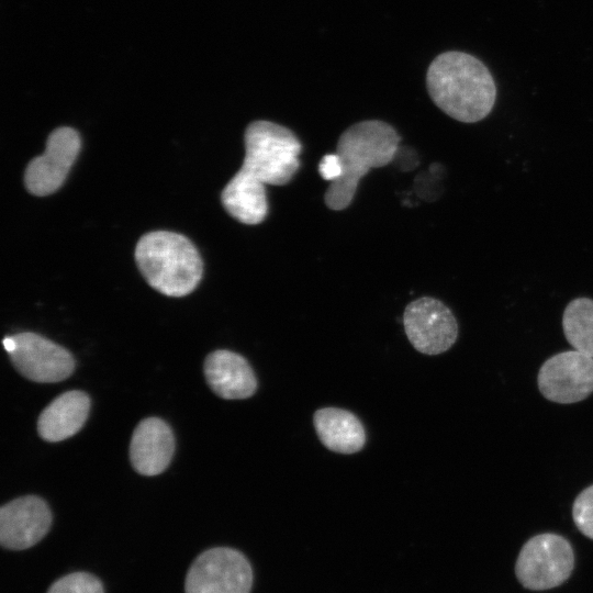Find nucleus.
<instances>
[{
	"label": "nucleus",
	"mask_w": 593,
	"mask_h": 593,
	"mask_svg": "<svg viewBox=\"0 0 593 593\" xmlns=\"http://www.w3.org/2000/svg\"><path fill=\"white\" fill-rule=\"evenodd\" d=\"M426 86L433 102L463 123L483 120L493 109L496 88L489 69L462 52H446L429 65Z\"/></svg>",
	"instance_id": "f257e3e1"
},
{
	"label": "nucleus",
	"mask_w": 593,
	"mask_h": 593,
	"mask_svg": "<svg viewBox=\"0 0 593 593\" xmlns=\"http://www.w3.org/2000/svg\"><path fill=\"white\" fill-rule=\"evenodd\" d=\"M400 142L396 130L380 120L357 122L346 128L335 152L342 164V175L326 189L325 205L333 211L347 209L355 198L359 180L372 168L389 165Z\"/></svg>",
	"instance_id": "f03ea898"
},
{
	"label": "nucleus",
	"mask_w": 593,
	"mask_h": 593,
	"mask_svg": "<svg viewBox=\"0 0 593 593\" xmlns=\"http://www.w3.org/2000/svg\"><path fill=\"white\" fill-rule=\"evenodd\" d=\"M244 143V161L233 177L259 192L266 193V184L289 183L300 168L301 142L283 125L254 121L245 130Z\"/></svg>",
	"instance_id": "7ed1b4c3"
},
{
	"label": "nucleus",
	"mask_w": 593,
	"mask_h": 593,
	"mask_svg": "<svg viewBox=\"0 0 593 593\" xmlns=\"http://www.w3.org/2000/svg\"><path fill=\"white\" fill-rule=\"evenodd\" d=\"M135 260L147 283L169 296L189 294L202 277L199 251L187 237L174 232L156 231L142 236Z\"/></svg>",
	"instance_id": "20e7f679"
},
{
	"label": "nucleus",
	"mask_w": 593,
	"mask_h": 593,
	"mask_svg": "<svg viewBox=\"0 0 593 593\" xmlns=\"http://www.w3.org/2000/svg\"><path fill=\"white\" fill-rule=\"evenodd\" d=\"M574 563L570 542L556 534H540L522 548L515 573L529 590H548L562 584L571 574Z\"/></svg>",
	"instance_id": "39448f33"
},
{
	"label": "nucleus",
	"mask_w": 593,
	"mask_h": 593,
	"mask_svg": "<svg viewBox=\"0 0 593 593\" xmlns=\"http://www.w3.org/2000/svg\"><path fill=\"white\" fill-rule=\"evenodd\" d=\"M253 569L236 549L215 547L200 553L191 563L184 593H249Z\"/></svg>",
	"instance_id": "423d86ee"
},
{
	"label": "nucleus",
	"mask_w": 593,
	"mask_h": 593,
	"mask_svg": "<svg viewBox=\"0 0 593 593\" xmlns=\"http://www.w3.org/2000/svg\"><path fill=\"white\" fill-rule=\"evenodd\" d=\"M403 326L411 345L425 355L447 351L458 337L455 315L432 296L418 298L405 306Z\"/></svg>",
	"instance_id": "0eeeda50"
},
{
	"label": "nucleus",
	"mask_w": 593,
	"mask_h": 593,
	"mask_svg": "<svg viewBox=\"0 0 593 593\" xmlns=\"http://www.w3.org/2000/svg\"><path fill=\"white\" fill-rule=\"evenodd\" d=\"M537 382L549 401H582L593 392V358L575 349L557 354L542 363Z\"/></svg>",
	"instance_id": "6e6552de"
},
{
	"label": "nucleus",
	"mask_w": 593,
	"mask_h": 593,
	"mask_svg": "<svg viewBox=\"0 0 593 593\" xmlns=\"http://www.w3.org/2000/svg\"><path fill=\"white\" fill-rule=\"evenodd\" d=\"M80 150V137L71 127L53 131L43 155L33 158L25 170V187L34 195L55 192L65 181Z\"/></svg>",
	"instance_id": "1a4fd4ad"
},
{
	"label": "nucleus",
	"mask_w": 593,
	"mask_h": 593,
	"mask_svg": "<svg viewBox=\"0 0 593 593\" xmlns=\"http://www.w3.org/2000/svg\"><path fill=\"white\" fill-rule=\"evenodd\" d=\"M13 338L15 347L9 355L15 369L25 378L52 383L72 373L74 358L61 346L35 333H20Z\"/></svg>",
	"instance_id": "9d476101"
},
{
	"label": "nucleus",
	"mask_w": 593,
	"mask_h": 593,
	"mask_svg": "<svg viewBox=\"0 0 593 593\" xmlns=\"http://www.w3.org/2000/svg\"><path fill=\"white\" fill-rule=\"evenodd\" d=\"M51 525L52 513L43 499H15L0 510V542L10 550L27 549L44 538Z\"/></svg>",
	"instance_id": "9b49d317"
},
{
	"label": "nucleus",
	"mask_w": 593,
	"mask_h": 593,
	"mask_svg": "<svg viewBox=\"0 0 593 593\" xmlns=\"http://www.w3.org/2000/svg\"><path fill=\"white\" fill-rule=\"evenodd\" d=\"M204 376L211 390L222 399H248L257 390L251 366L242 355L231 350L211 353L204 361Z\"/></svg>",
	"instance_id": "f8f14e48"
},
{
	"label": "nucleus",
	"mask_w": 593,
	"mask_h": 593,
	"mask_svg": "<svg viewBox=\"0 0 593 593\" xmlns=\"http://www.w3.org/2000/svg\"><path fill=\"white\" fill-rule=\"evenodd\" d=\"M175 450L170 427L160 418L143 419L135 428L130 458L134 469L144 475L161 473L169 465Z\"/></svg>",
	"instance_id": "ddd939ff"
},
{
	"label": "nucleus",
	"mask_w": 593,
	"mask_h": 593,
	"mask_svg": "<svg viewBox=\"0 0 593 593\" xmlns=\"http://www.w3.org/2000/svg\"><path fill=\"white\" fill-rule=\"evenodd\" d=\"M313 425L321 443L331 451L351 455L366 444V430L360 419L351 412L338 407L315 411Z\"/></svg>",
	"instance_id": "4468645a"
},
{
	"label": "nucleus",
	"mask_w": 593,
	"mask_h": 593,
	"mask_svg": "<svg viewBox=\"0 0 593 593\" xmlns=\"http://www.w3.org/2000/svg\"><path fill=\"white\" fill-rule=\"evenodd\" d=\"M90 407L89 396L72 390L57 396L41 413L40 436L47 441H60L75 435L85 424Z\"/></svg>",
	"instance_id": "2eb2a0df"
},
{
	"label": "nucleus",
	"mask_w": 593,
	"mask_h": 593,
	"mask_svg": "<svg viewBox=\"0 0 593 593\" xmlns=\"http://www.w3.org/2000/svg\"><path fill=\"white\" fill-rule=\"evenodd\" d=\"M562 328L569 344L593 358V300L577 298L564 309Z\"/></svg>",
	"instance_id": "dca6fc26"
},
{
	"label": "nucleus",
	"mask_w": 593,
	"mask_h": 593,
	"mask_svg": "<svg viewBox=\"0 0 593 593\" xmlns=\"http://www.w3.org/2000/svg\"><path fill=\"white\" fill-rule=\"evenodd\" d=\"M47 593H104V589L96 575L77 571L56 580Z\"/></svg>",
	"instance_id": "f3484780"
},
{
	"label": "nucleus",
	"mask_w": 593,
	"mask_h": 593,
	"mask_svg": "<svg viewBox=\"0 0 593 593\" xmlns=\"http://www.w3.org/2000/svg\"><path fill=\"white\" fill-rule=\"evenodd\" d=\"M572 516L578 529L593 539V484L584 489L574 500Z\"/></svg>",
	"instance_id": "a211bd4d"
},
{
	"label": "nucleus",
	"mask_w": 593,
	"mask_h": 593,
	"mask_svg": "<svg viewBox=\"0 0 593 593\" xmlns=\"http://www.w3.org/2000/svg\"><path fill=\"white\" fill-rule=\"evenodd\" d=\"M318 172L324 180L335 181L342 175V164L336 153L326 154L318 164Z\"/></svg>",
	"instance_id": "6ab92c4d"
},
{
	"label": "nucleus",
	"mask_w": 593,
	"mask_h": 593,
	"mask_svg": "<svg viewBox=\"0 0 593 593\" xmlns=\"http://www.w3.org/2000/svg\"><path fill=\"white\" fill-rule=\"evenodd\" d=\"M2 343H3V346H4L5 350L8 351V354L13 351V349L15 347V342H14L13 336L4 337Z\"/></svg>",
	"instance_id": "aec40b11"
}]
</instances>
